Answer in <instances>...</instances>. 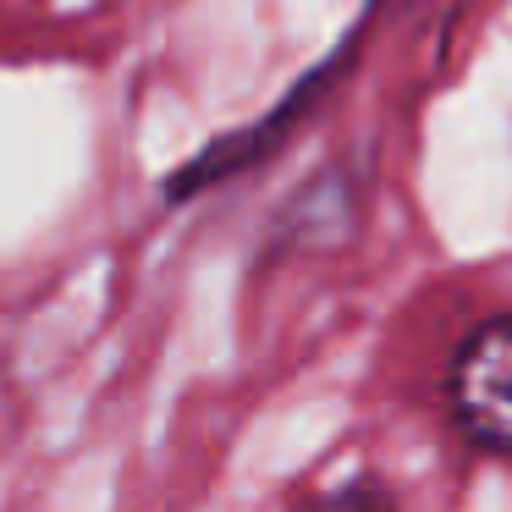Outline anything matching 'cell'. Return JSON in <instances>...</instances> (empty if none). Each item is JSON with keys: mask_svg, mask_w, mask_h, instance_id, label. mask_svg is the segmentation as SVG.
Here are the masks:
<instances>
[{"mask_svg": "<svg viewBox=\"0 0 512 512\" xmlns=\"http://www.w3.org/2000/svg\"><path fill=\"white\" fill-rule=\"evenodd\" d=\"M303 512H391V496L375 485H347V490H331V496L309 501Z\"/></svg>", "mask_w": 512, "mask_h": 512, "instance_id": "7a4b0ae2", "label": "cell"}, {"mask_svg": "<svg viewBox=\"0 0 512 512\" xmlns=\"http://www.w3.org/2000/svg\"><path fill=\"white\" fill-rule=\"evenodd\" d=\"M452 402L479 446L512 452V320H490L468 336L452 369Z\"/></svg>", "mask_w": 512, "mask_h": 512, "instance_id": "6da1fadb", "label": "cell"}]
</instances>
